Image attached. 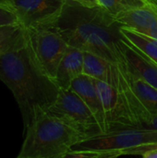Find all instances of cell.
Returning a JSON list of instances; mask_svg holds the SVG:
<instances>
[{
	"label": "cell",
	"instance_id": "obj_1",
	"mask_svg": "<svg viewBox=\"0 0 157 158\" xmlns=\"http://www.w3.org/2000/svg\"><path fill=\"white\" fill-rule=\"evenodd\" d=\"M0 80L13 94L23 119L24 131L56 102L59 87L39 66L25 29L0 56Z\"/></svg>",
	"mask_w": 157,
	"mask_h": 158
},
{
	"label": "cell",
	"instance_id": "obj_2",
	"mask_svg": "<svg viewBox=\"0 0 157 158\" xmlns=\"http://www.w3.org/2000/svg\"><path fill=\"white\" fill-rule=\"evenodd\" d=\"M52 28L69 46L94 53L111 63L123 59L118 50L121 26L101 6L87 7L67 0Z\"/></svg>",
	"mask_w": 157,
	"mask_h": 158
},
{
	"label": "cell",
	"instance_id": "obj_3",
	"mask_svg": "<svg viewBox=\"0 0 157 158\" xmlns=\"http://www.w3.org/2000/svg\"><path fill=\"white\" fill-rule=\"evenodd\" d=\"M16 158H59L84 137L56 118L43 113L27 128Z\"/></svg>",
	"mask_w": 157,
	"mask_h": 158
},
{
	"label": "cell",
	"instance_id": "obj_4",
	"mask_svg": "<svg viewBox=\"0 0 157 158\" xmlns=\"http://www.w3.org/2000/svg\"><path fill=\"white\" fill-rule=\"evenodd\" d=\"M153 143H157V131L133 126L85 138L74 144L70 150L115 153L125 156L131 155V152L138 147Z\"/></svg>",
	"mask_w": 157,
	"mask_h": 158
},
{
	"label": "cell",
	"instance_id": "obj_5",
	"mask_svg": "<svg viewBox=\"0 0 157 158\" xmlns=\"http://www.w3.org/2000/svg\"><path fill=\"white\" fill-rule=\"evenodd\" d=\"M46 113L75 130L84 139L103 132L93 112L71 89L60 90Z\"/></svg>",
	"mask_w": 157,
	"mask_h": 158
},
{
	"label": "cell",
	"instance_id": "obj_6",
	"mask_svg": "<svg viewBox=\"0 0 157 158\" xmlns=\"http://www.w3.org/2000/svg\"><path fill=\"white\" fill-rule=\"evenodd\" d=\"M25 31L39 66L55 81L58 66L68 44L52 27L30 28L25 29Z\"/></svg>",
	"mask_w": 157,
	"mask_h": 158
},
{
	"label": "cell",
	"instance_id": "obj_7",
	"mask_svg": "<svg viewBox=\"0 0 157 158\" xmlns=\"http://www.w3.org/2000/svg\"><path fill=\"white\" fill-rule=\"evenodd\" d=\"M67 0H10L9 6L25 29L52 27L60 17Z\"/></svg>",
	"mask_w": 157,
	"mask_h": 158
},
{
	"label": "cell",
	"instance_id": "obj_8",
	"mask_svg": "<svg viewBox=\"0 0 157 158\" xmlns=\"http://www.w3.org/2000/svg\"><path fill=\"white\" fill-rule=\"evenodd\" d=\"M95 84L105 111V131L136 126L116 88L108 82L98 80H95Z\"/></svg>",
	"mask_w": 157,
	"mask_h": 158
},
{
	"label": "cell",
	"instance_id": "obj_9",
	"mask_svg": "<svg viewBox=\"0 0 157 158\" xmlns=\"http://www.w3.org/2000/svg\"><path fill=\"white\" fill-rule=\"evenodd\" d=\"M118 50L130 72L157 89L156 64L123 36L118 42Z\"/></svg>",
	"mask_w": 157,
	"mask_h": 158
},
{
	"label": "cell",
	"instance_id": "obj_10",
	"mask_svg": "<svg viewBox=\"0 0 157 158\" xmlns=\"http://www.w3.org/2000/svg\"><path fill=\"white\" fill-rule=\"evenodd\" d=\"M69 89H71L82 99V101L94 115L102 131L105 132L106 131L105 111L95 84V80L90 76L81 74L73 80Z\"/></svg>",
	"mask_w": 157,
	"mask_h": 158
},
{
	"label": "cell",
	"instance_id": "obj_11",
	"mask_svg": "<svg viewBox=\"0 0 157 158\" xmlns=\"http://www.w3.org/2000/svg\"><path fill=\"white\" fill-rule=\"evenodd\" d=\"M113 17L115 21L121 27L134 30L144 35L147 34L149 29L157 20V15L147 0L143 6L118 13Z\"/></svg>",
	"mask_w": 157,
	"mask_h": 158
},
{
	"label": "cell",
	"instance_id": "obj_12",
	"mask_svg": "<svg viewBox=\"0 0 157 158\" xmlns=\"http://www.w3.org/2000/svg\"><path fill=\"white\" fill-rule=\"evenodd\" d=\"M82 69L83 51L68 45L58 66L55 81L60 90H68L73 80L82 74Z\"/></svg>",
	"mask_w": 157,
	"mask_h": 158
},
{
	"label": "cell",
	"instance_id": "obj_13",
	"mask_svg": "<svg viewBox=\"0 0 157 158\" xmlns=\"http://www.w3.org/2000/svg\"><path fill=\"white\" fill-rule=\"evenodd\" d=\"M126 65V64H125ZM127 68V66H126ZM128 75L131 83V86L143 106L152 115H157V89L144 81L143 80L134 76L130 72L127 68Z\"/></svg>",
	"mask_w": 157,
	"mask_h": 158
},
{
	"label": "cell",
	"instance_id": "obj_14",
	"mask_svg": "<svg viewBox=\"0 0 157 158\" xmlns=\"http://www.w3.org/2000/svg\"><path fill=\"white\" fill-rule=\"evenodd\" d=\"M110 63L111 62L94 53L83 51L82 74L107 82Z\"/></svg>",
	"mask_w": 157,
	"mask_h": 158
},
{
	"label": "cell",
	"instance_id": "obj_15",
	"mask_svg": "<svg viewBox=\"0 0 157 158\" xmlns=\"http://www.w3.org/2000/svg\"><path fill=\"white\" fill-rule=\"evenodd\" d=\"M120 33L130 43L142 50L157 65V40L125 27L120 28Z\"/></svg>",
	"mask_w": 157,
	"mask_h": 158
},
{
	"label": "cell",
	"instance_id": "obj_16",
	"mask_svg": "<svg viewBox=\"0 0 157 158\" xmlns=\"http://www.w3.org/2000/svg\"><path fill=\"white\" fill-rule=\"evenodd\" d=\"M99 6L105 9L112 16L118 13L143 6L146 4V0H97Z\"/></svg>",
	"mask_w": 157,
	"mask_h": 158
},
{
	"label": "cell",
	"instance_id": "obj_17",
	"mask_svg": "<svg viewBox=\"0 0 157 158\" xmlns=\"http://www.w3.org/2000/svg\"><path fill=\"white\" fill-rule=\"evenodd\" d=\"M23 29L20 23L0 27V56L13 45Z\"/></svg>",
	"mask_w": 157,
	"mask_h": 158
},
{
	"label": "cell",
	"instance_id": "obj_18",
	"mask_svg": "<svg viewBox=\"0 0 157 158\" xmlns=\"http://www.w3.org/2000/svg\"><path fill=\"white\" fill-rule=\"evenodd\" d=\"M120 156L115 153H103L96 151H76L69 150L59 158H118Z\"/></svg>",
	"mask_w": 157,
	"mask_h": 158
},
{
	"label": "cell",
	"instance_id": "obj_19",
	"mask_svg": "<svg viewBox=\"0 0 157 158\" xmlns=\"http://www.w3.org/2000/svg\"><path fill=\"white\" fill-rule=\"evenodd\" d=\"M19 23V21L14 10L10 6L0 4V27Z\"/></svg>",
	"mask_w": 157,
	"mask_h": 158
},
{
	"label": "cell",
	"instance_id": "obj_20",
	"mask_svg": "<svg viewBox=\"0 0 157 158\" xmlns=\"http://www.w3.org/2000/svg\"><path fill=\"white\" fill-rule=\"evenodd\" d=\"M155 149H157V143L148 144V145L141 146V147H138V148L134 149V150L131 152V155H134V156H142L143 153H145V152H147V151L155 150Z\"/></svg>",
	"mask_w": 157,
	"mask_h": 158
},
{
	"label": "cell",
	"instance_id": "obj_21",
	"mask_svg": "<svg viewBox=\"0 0 157 158\" xmlns=\"http://www.w3.org/2000/svg\"><path fill=\"white\" fill-rule=\"evenodd\" d=\"M68 1H72V2L78 3V4L82 5V6H87V7H96V6H100L97 0H68Z\"/></svg>",
	"mask_w": 157,
	"mask_h": 158
},
{
	"label": "cell",
	"instance_id": "obj_22",
	"mask_svg": "<svg viewBox=\"0 0 157 158\" xmlns=\"http://www.w3.org/2000/svg\"><path fill=\"white\" fill-rule=\"evenodd\" d=\"M143 129H146V130H150V131H157V115L155 116H153L152 118V120L143 125V127H141Z\"/></svg>",
	"mask_w": 157,
	"mask_h": 158
},
{
	"label": "cell",
	"instance_id": "obj_23",
	"mask_svg": "<svg viewBox=\"0 0 157 158\" xmlns=\"http://www.w3.org/2000/svg\"><path fill=\"white\" fill-rule=\"evenodd\" d=\"M143 158H157V149L155 150H151L143 153L142 155Z\"/></svg>",
	"mask_w": 157,
	"mask_h": 158
},
{
	"label": "cell",
	"instance_id": "obj_24",
	"mask_svg": "<svg viewBox=\"0 0 157 158\" xmlns=\"http://www.w3.org/2000/svg\"><path fill=\"white\" fill-rule=\"evenodd\" d=\"M149 3H150V5L152 6V7H153V9L155 10V14L157 15V4L155 3H154V2H152V1H150V0H147Z\"/></svg>",
	"mask_w": 157,
	"mask_h": 158
},
{
	"label": "cell",
	"instance_id": "obj_25",
	"mask_svg": "<svg viewBox=\"0 0 157 158\" xmlns=\"http://www.w3.org/2000/svg\"><path fill=\"white\" fill-rule=\"evenodd\" d=\"M9 2H10V0H0V4L1 5L7 6H9Z\"/></svg>",
	"mask_w": 157,
	"mask_h": 158
},
{
	"label": "cell",
	"instance_id": "obj_26",
	"mask_svg": "<svg viewBox=\"0 0 157 158\" xmlns=\"http://www.w3.org/2000/svg\"><path fill=\"white\" fill-rule=\"evenodd\" d=\"M150 1H152V2H154V3L157 4V0H150Z\"/></svg>",
	"mask_w": 157,
	"mask_h": 158
}]
</instances>
